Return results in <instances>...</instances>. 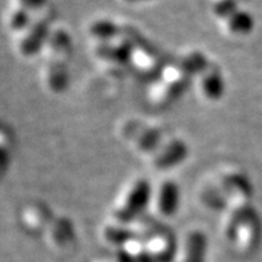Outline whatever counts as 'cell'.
I'll list each match as a JSON object with an SVG mask.
<instances>
[{"instance_id":"cell-10","label":"cell","mask_w":262,"mask_h":262,"mask_svg":"<svg viewBox=\"0 0 262 262\" xmlns=\"http://www.w3.org/2000/svg\"><path fill=\"white\" fill-rule=\"evenodd\" d=\"M180 189L176 183L170 180H164L156 189H153L150 199V208L155 217L159 220L170 219L174 216L180 206Z\"/></svg>"},{"instance_id":"cell-18","label":"cell","mask_w":262,"mask_h":262,"mask_svg":"<svg viewBox=\"0 0 262 262\" xmlns=\"http://www.w3.org/2000/svg\"><path fill=\"white\" fill-rule=\"evenodd\" d=\"M226 31L233 36H245L253 31L254 19L249 12L237 10L232 16L225 20Z\"/></svg>"},{"instance_id":"cell-3","label":"cell","mask_w":262,"mask_h":262,"mask_svg":"<svg viewBox=\"0 0 262 262\" xmlns=\"http://www.w3.org/2000/svg\"><path fill=\"white\" fill-rule=\"evenodd\" d=\"M253 188L249 177L238 168L228 166L216 172L199 192L200 200L206 209L223 212L234 201H252Z\"/></svg>"},{"instance_id":"cell-14","label":"cell","mask_w":262,"mask_h":262,"mask_svg":"<svg viewBox=\"0 0 262 262\" xmlns=\"http://www.w3.org/2000/svg\"><path fill=\"white\" fill-rule=\"evenodd\" d=\"M206 253V237L200 230H192L179 244L173 262H204Z\"/></svg>"},{"instance_id":"cell-23","label":"cell","mask_w":262,"mask_h":262,"mask_svg":"<svg viewBox=\"0 0 262 262\" xmlns=\"http://www.w3.org/2000/svg\"><path fill=\"white\" fill-rule=\"evenodd\" d=\"M17 2H19V7L30 12L41 10L47 4V0H17Z\"/></svg>"},{"instance_id":"cell-12","label":"cell","mask_w":262,"mask_h":262,"mask_svg":"<svg viewBox=\"0 0 262 262\" xmlns=\"http://www.w3.org/2000/svg\"><path fill=\"white\" fill-rule=\"evenodd\" d=\"M50 20L46 17H40L37 20H33L26 31H24L23 37L20 39L17 48L21 56L32 57L46 46L47 40L51 33Z\"/></svg>"},{"instance_id":"cell-15","label":"cell","mask_w":262,"mask_h":262,"mask_svg":"<svg viewBox=\"0 0 262 262\" xmlns=\"http://www.w3.org/2000/svg\"><path fill=\"white\" fill-rule=\"evenodd\" d=\"M53 216L46 205L33 203L26 206L23 212V223L27 229L32 232H46L48 225L52 221Z\"/></svg>"},{"instance_id":"cell-1","label":"cell","mask_w":262,"mask_h":262,"mask_svg":"<svg viewBox=\"0 0 262 262\" xmlns=\"http://www.w3.org/2000/svg\"><path fill=\"white\" fill-rule=\"evenodd\" d=\"M209 64V60L200 51H190L173 63H168L163 72L152 83L148 99L159 108L176 103L193 84L194 77Z\"/></svg>"},{"instance_id":"cell-9","label":"cell","mask_w":262,"mask_h":262,"mask_svg":"<svg viewBox=\"0 0 262 262\" xmlns=\"http://www.w3.org/2000/svg\"><path fill=\"white\" fill-rule=\"evenodd\" d=\"M193 85L196 92L204 101L216 103L225 93V79L220 67L210 63L194 77Z\"/></svg>"},{"instance_id":"cell-8","label":"cell","mask_w":262,"mask_h":262,"mask_svg":"<svg viewBox=\"0 0 262 262\" xmlns=\"http://www.w3.org/2000/svg\"><path fill=\"white\" fill-rule=\"evenodd\" d=\"M166 64L168 63L164 60L161 52L156 50V47L141 37L133 50L129 68L140 79L150 80L153 83L163 72Z\"/></svg>"},{"instance_id":"cell-24","label":"cell","mask_w":262,"mask_h":262,"mask_svg":"<svg viewBox=\"0 0 262 262\" xmlns=\"http://www.w3.org/2000/svg\"><path fill=\"white\" fill-rule=\"evenodd\" d=\"M128 3H141V2H148V0H125Z\"/></svg>"},{"instance_id":"cell-19","label":"cell","mask_w":262,"mask_h":262,"mask_svg":"<svg viewBox=\"0 0 262 262\" xmlns=\"http://www.w3.org/2000/svg\"><path fill=\"white\" fill-rule=\"evenodd\" d=\"M123 250L128 254L132 262H156L150 256L148 249L144 246V244L137 238H133L132 241H129L124 246Z\"/></svg>"},{"instance_id":"cell-11","label":"cell","mask_w":262,"mask_h":262,"mask_svg":"<svg viewBox=\"0 0 262 262\" xmlns=\"http://www.w3.org/2000/svg\"><path fill=\"white\" fill-rule=\"evenodd\" d=\"M186 157H188V145L183 140L177 137H168L165 143L160 146V149L146 160V163L153 169L168 170L183 163Z\"/></svg>"},{"instance_id":"cell-7","label":"cell","mask_w":262,"mask_h":262,"mask_svg":"<svg viewBox=\"0 0 262 262\" xmlns=\"http://www.w3.org/2000/svg\"><path fill=\"white\" fill-rule=\"evenodd\" d=\"M119 132L124 141L129 144L135 152L141 155L145 160L152 157L168 139L157 126L135 119L125 120L120 124Z\"/></svg>"},{"instance_id":"cell-6","label":"cell","mask_w":262,"mask_h":262,"mask_svg":"<svg viewBox=\"0 0 262 262\" xmlns=\"http://www.w3.org/2000/svg\"><path fill=\"white\" fill-rule=\"evenodd\" d=\"M153 188L145 179L130 181L119 194L111 210L110 221L124 226H132L150 205Z\"/></svg>"},{"instance_id":"cell-5","label":"cell","mask_w":262,"mask_h":262,"mask_svg":"<svg viewBox=\"0 0 262 262\" xmlns=\"http://www.w3.org/2000/svg\"><path fill=\"white\" fill-rule=\"evenodd\" d=\"M135 238L144 244L156 262H173L176 258L179 243L174 233L152 216L140 217L132 225Z\"/></svg>"},{"instance_id":"cell-21","label":"cell","mask_w":262,"mask_h":262,"mask_svg":"<svg viewBox=\"0 0 262 262\" xmlns=\"http://www.w3.org/2000/svg\"><path fill=\"white\" fill-rule=\"evenodd\" d=\"M238 10L237 0H217L213 4V13L214 16L225 21L228 17H230L233 13Z\"/></svg>"},{"instance_id":"cell-22","label":"cell","mask_w":262,"mask_h":262,"mask_svg":"<svg viewBox=\"0 0 262 262\" xmlns=\"http://www.w3.org/2000/svg\"><path fill=\"white\" fill-rule=\"evenodd\" d=\"M95 262H132L123 249H112V252L95 259Z\"/></svg>"},{"instance_id":"cell-2","label":"cell","mask_w":262,"mask_h":262,"mask_svg":"<svg viewBox=\"0 0 262 262\" xmlns=\"http://www.w3.org/2000/svg\"><path fill=\"white\" fill-rule=\"evenodd\" d=\"M221 217V234L237 254L248 256L261 239V221L252 201H234L225 206Z\"/></svg>"},{"instance_id":"cell-17","label":"cell","mask_w":262,"mask_h":262,"mask_svg":"<svg viewBox=\"0 0 262 262\" xmlns=\"http://www.w3.org/2000/svg\"><path fill=\"white\" fill-rule=\"evenodd\" d=\"M123 32V27L112 20L99 19L95 20L90 26V35L97 43H110L116 40Z\"/></svg>"},{"instance_id":"cell-13","label":"cell","mask_w":262,"mask_h":262,"mask_svg":"<svg viewBox=\"0 0 262 262\" xmlns=\"http://www.w3.org/2000/svg\"><path fill=\"white\" fill-rule=\"evenodd\" d=\"M47 244L51 249L61 252V250L71 249L75 239L76 232L72 221L68 217H53L47 230L44 232Z\"/></svg>"},{"instance_id":"cell-20","label":"cell","mask_w":262,"mask_h":262,"mask_svg":"<svg viewBox=\"0 0 262 262\" xmlns=\"http://www.w3.org/2000/svg\"><path fill=\"white\" fill-rule=\"evenodd\" d=\"M32 21L33 19L30 11L17 7L16 10H13L11 13L10 19H8V26L13 32H24L32 24Z\"/></svg>"},{"instance_id":"cell-16","label":"cell","mask_w":262,"mask_h":262,"mask_svg":"<svg viewBox=\"0 0 262 262\" xmlns=\"http://www.w3.org/2000/svg\"><path fill=\"white\" fill-rule=\"evenodd\" d=\"M101 238L104 243L112 246V249H123L126 244L135 238V233L132 226L119 225L108 221L101 228Z\"/></svg>"},{"instance_id":"cell-4","label":"cell","mask_w":262,"mask_h":262,"mask_svg":"<svg viewBox=\"0 0 262 262\" xmlns=\"http://www.w3.org/2000/svg\"><path fill=\"white\" fill-rule=\"evenodd\" d=\"M46 51L41 79L46 88L52 93L66 91L70 80V61L72 39L66 30H52L43 48Z\"/></svg>"}]
</instances>
